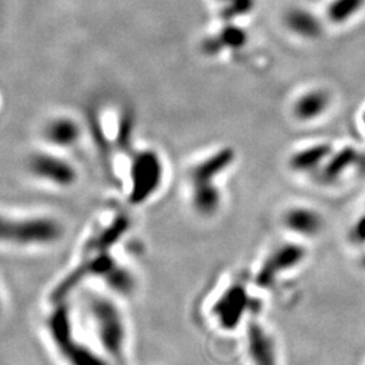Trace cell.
<instances>
[{
	"mask_svg": "<svg viewBox=\"0 0 365 365\" xmlns=\"http://www.w3.org/2000/svg\"><path fill=\"white\" fill-rule=\"evenodd\" d=\"M364 120H365V115H364Z\"/></svg>",
	"mask_w": 365,
	"mask_h": 365,
	"instance_id": "cell-20",
	"label": "cell"
},
{
	"mask_svg": "<svg viewBox=\"0 0 365 365\" xmlns=\"http://www.w3.org/2000/svg\"><path fill=\"white\" fill-rule=\"evenodd\" d=\"M283 222L291 233L307 238L319 235L324 229L322 215L310 207L297 206L287 210Z\"/></svg>",
	"mask_w": 365,
	"mask_h": 365,
	"instance_id": "cell-7",
	"label": "cell"
},
{
	"mask_svg": "<svg viewBox=\"0 0 365 365\" xmlns=\"http://www.w3.org/2000/svg\"><path fill=\"white\" fill-rule=\"evenodd\" d=\"M221 3L222 18L227 21H235L237 18L245 16L253 11L256 0H217Z\"/></svg>",
	"mask_w": 365,
	"mask_h": 365,
	"instance_id": "cell-17",
	"label": "cell"
},
{
	"mask_svg": "<svg viewBox=\"0 0 365 365\" xmlns=\"http://www.w3.org/2000/svg\"><path fill=\"white\" fill-rule=\"evenodd\" d=\"M63 235L58 222L46 217L15 218L0 214V242L13 245H48Z\"/></svg>",
	"mask_w": 365,
	"mask_h": 365,
	"instance_id": "cell-1",
	"label": "cell"
},
{
	"mask_svg": "<svg viewBox=\"0 0 365 365\" xmlns=\"http://www.w3.org/2000/svg\"><path fill=\"white\" fill-rule=\"evenodd\" d=\"M330 106V96L324 90L302 93L294 105V114L299 120H314L322 117Z\"/></svg>",
	"mask_w": 365,
	"mask_h": 365,
	"instance_id": "cell-10",
	"label": "cell"
},
{
	"mask_svg": "<svg viewBox=\"0 0 365 365\" xmlns=\"http://www.w3.org/2000/svg\"><path fill=\"white\" fill-rule=\"evenodd\" d=\"M365 0H331L327 9V19L334 25H342L353 19L364 9Z\"/></svg>",
	"mask_w": 365,
	"mask_h": 365,
	"instance_id": "cell-15",
	"label": "cell"
},
{
	"mask_svg": "<svg viewBox=\"0 0 365 365\" xmlns=\"http://www.w3.org/2000/svg\"><path fill=\"white\" fill-rule=\"evenodd\" d=\"M249 297L247 289L235 284L227 288L215 303L214 313L225 329H235L248 310Z\"/></svg>",
	"mask_w": 365,
	"mask_h": 365,
	"instance_id": "cell-5",
	"label": "cell"
},
{
	"mask_svg": "<svg viewBox=\"0 0 365 365\" xmlns=\"http://www.w3.org/2000/svg\"><path fill=\"white\" fill-rule=\"evenodd\" d=\"M363 265H364V267H365V255H364V257H363Z\"/></svg>",
	"mask_w": 365,
	"mask_h": 365,
	"instance_id": "cell-19",
	"label": "cell"
},
{
	"mask_svg": "<svg viewBox=\"0 0 365 365\" xmlns=\"http://www.w3.org/2000/svg\"><path fill=\"white\" fill-rule=\"evenodd\" d=\"M192 206L194 209L209 217L221 207V190L217 185H192Z\"/></svg>",
	"mask_w": 365,
	"mask_h": 365,
	"instance_id": "cell-14",
	"label": "cell"
},
{
	"mask_svg": "<svg viewBox=\"0 0 365 365\" xmlns=\"http://www.w3.org/2000/svg\"><path fill=\"white\" fill-rule=\"evenodd\" d=\"M304 256V249L297 244H286L274 249L257 274V286L264 288L272 286L279 274L295 268Z\"/></svg>",
	"mask_w": 365,
	"mask_h": 365,
	"instance_id": "cell-4",
	"label": "cell"
},
{
	"mask_svg": "<svg viewBox=\"0 0 365 365\" xmlns=\"http://www.w3.org/2000/svg\"><path fill=\"white\" fill-rule=\"evenodd\" d=\"M27 168L34 178L58 187H68L78 180V172L69 161L46 152L31 155Z\"/></svg>",
	"mask_w": 365,
	"mask_h": 365,
	"instance_id": "cell-3",
	"label": "cell"
},
{
	"mask_svg": "<svg viewBox=\"0 0 365 365\" xmlns=\"http://www.w3.org/2000/svg\"><path fill=\"white\" fill-rule=\"evenodd\" d=\"M331 156V146L327 144L312 145L303 148L299 152L294 153L289 160L291 168L297 172H310L321 167Z\"/></svg>",
	"mask_w": 365,
	"mask_h": 365,
	"instance_id": "cell-13",
	"label": "cell"
},
{
	"mask_svg": "<svg viewBox=\"0 0 365 365\" xmlns=\"http://www.w3.org/2000/svg\"><path fill=\"white\" fill-rule=\"evenodd\" d=\"M130 202L144 203L156 194L163 184L164 165L160 156L153 150H143L134 155L131 161Z\"/></svg>",
	"mask_w": 365,
	"mask_h": 365,
	"instance_id": "cell-2",
	"label": "cell"
},
{
	"mask_svg": "<svg viewBox=\"0 0 365 365\" xmlns=\"http://www.w3.org/2000/svg\"><path fill=\"white\" fill-rule=\"evenodd\" d=\"M247 41H248V34L242 27L227 25L223 27L215 37L207 39L203 43V48L210 54H215L225 49H230V51L241 49L247 43Z\"/></svg>",
	"mask_w": 365,
	"mask_h": 365,
	"instance_id": "cell-12",
	"label": "cell"
},
{
	"mask_svg": "<svg viewBox=\"0 0 365 365\" xmlns=\"http://www.w3.org/2000/svg\"><path fill=\"white\" fill-rule=\"evenodd\" d=\"M288 30L300 38H318L322 33V24L312 11L304 9H292L284 18Z\"/></svg>",
	"mask_w": 365,
	"mask_h": 365,
	"instance_id": "cell-11",
	"label": "cell"
},
{
	"mask_svg": "<svg viewBox=\"0 0 365 365\" xmlns=\"http://www.w3.org/2000/svg\"><path fill=\"white\" fill-rule=\"evenodd\" d=\"M351 240L357 245H365V215L359 218L351 230Z\"/></svg>",
	"mask_w": 365,
	"mask_h": 365,
	"instance_id": "cell-18",
	"label": "cell"
},
{
	"mask_svg": "<svg viewBox=\"0 0 365 365\" xmlns=\"http://www.w3.org/2000/svg\"><path fill=\"white\" fill-rule=\"evenodd\" d=\"M235 160L232 149H222L220 152L205 158L191 170L190 179L192 185H211L215 179L227 170Z\"/></svg>",
	"mask_w": 365,
	"mask_h": 365,
	"instance_id": "cell-6",
	"label": "cell"
},
{
	"mask_svg": "<svg viewBox=\"0 0 365 365\" xmlns=\"http://www.w3.org/2000/svg\"><path fill=\"white\" fill-rule=\"evenodd\" d=\"M43 137L46 143L60 149L73 148L80 141L81 129L72 118L56 117L45 125Z\"/></svg>",
	"mask_w": 365,
	"mask_h": 365,
	"instance_id": "cell-8",
	"label": "cell"
},
{
	"mask_svg": "<svg viewBox=\"0 0 365 365\" xmlns=\"http://www.w3.org/2000/svg\"><path fill=\"white\" fill-rule=\"evenodd\" d=\"M356 161V152L353 150L352 148H346L344 150H341L337 155H333L327 158L325 163V172H324V178L327 180L330 179H336L339 178V175L351 167Z\"/></svg>",
	"mask_w": 365,
	"mask_h": 365,
	"instance_id": "cell-16",
	"label": "cell"
},
{
	"mask_svg": "<svg viewBox=\"0 0 365 365\" xmlns=\"http://www.w3.org/2000/svg\"><path fill=\"white\" fill-rule=\"evenodd\" d=\"M248 353L253 365H277L274 339L259 324L249 327Z\"/></svg>",
	"mask_w": 365,
	"mask_h": 365,
	"instance_id": "cell-9",
	"label": "cell"
}]
</instances>
